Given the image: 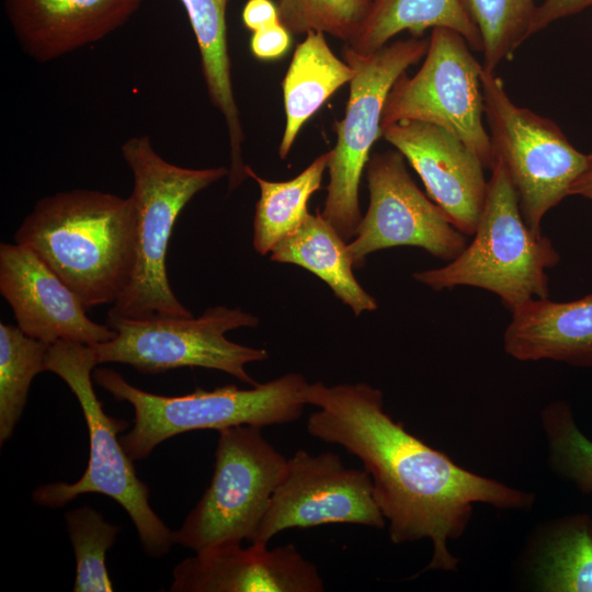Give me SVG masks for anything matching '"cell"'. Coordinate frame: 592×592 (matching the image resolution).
Wrapping results in <instances>:
<instances>
[{"instance_id":"ba28073f","label":"cell","mask_w":592,"mask_h":592,"mask_svg":"<svg viewBox=\"0 0 592 592\" xmlns=\"http://www.w3.org/2000/svg\"><path fill=\"white\" fill-rule=\"evenodd\" d=\"M105 323L116 334L112 340L91 345L98 365L122 363L143 374L182 367L212 368L255 386L244 366L269 356L264 349L241 345L225 337L228 331L259 323L255 316L240 308L215 306L197 318L107 316Z\"/></svg>"},{"instance_id":"d4e9b609","label":"cell","mask_w":592,"mask_h":592,"mask_svg":"<svg viewBox=\"0 0 592 592\" xmlns=\"http://www.w3.org/2000/svg\"><path fill=\"white\" fill-rule=\"evenodd\" d=\"M49 344L18 326L0 323V444L13 434L34 377L44 372Z\"/></svg>"},{"instance_id":"4fadbf2b","label":"cell","mask_w":592,"mask_h":592,"mask_svg":"<svg viewBox=\"0 0 592 592\" xmlns=\"http://www.w3.org/2000/svg\"><path fill=\"white\" fill-rule=\"evenodd\" d=\"M337 523L386 525L369 474L345 467L333 452L312 455L298 449L287 459L285 475L251 543L267 545L284 530Z\"/></svg>"},{"instance_id":"7c38bea8","label":"cell","mask_w":592,"mask_h":592,"mask_svg":"<svg viewBox=\"0 0 592 592\" xmlns=\"http://www.w3.org/2000/svg\"><path fill=\"white\" fill-rule=\"evenodd\" d=\"M365 171L369 206L348 244L353 266L392 247H419L448 262L464 250L467 236L417 186L398 150L373 155Z\"/></svg>"},{"instance_id":"836d02e7","label":"cell","mask_w":592,"mask_h":592,"mask_svg":"<svg viewBox=\"0 0 592 592\" xmlns=\"http://www.w3.org/2000/svg\"><path fill=\"white\" fill-rule=\"evenodd\" d=\"M373 1L375 2L376 0H373Z\"/></svg>"},{"instance_id":"484cf974","label":"cell","mask_w":592,"mask_h":592,"mask_svg":"<svg viewBox=\"0 0 592 592\" xmlns=\"http://www.w3.org/2000/svg\"><path fill=\"white\" fill-rule=\"evenodd\" d=\"M477 27L487 70L494 71L531 36L536 5L533 0H460Z\"/></svg>"},{"instance_id":"3957f363","label":"cell","mask_w":592,"mask_h":592,"mask_svg":"<svg viewBox=\"0 0 592 592\" xmlns=\"http://www.w3.org/2000/svg\"><path fill=\"white\" fill-rule=\"evenodd\" d=\"M133 174L136 208V261L130 282L107 316L129 319L193 317L168 280L166 258L174 223L202 190L229 174L225 167L191 169L173 164L152 147L148 135L121 146Z\"/></svg>"},{"instance_id":"8992f818","label":"cell","mask_w":592,"mask_h":592,"mask_svg":"<svg viewBox=\"0 0 592 592\" xmlns=\"http://www.w3.org/2000/svg\"><path fill=\"white\" fill-rule=\"evenodd\" d=\"M96 365L91 345L68 341L49 345L44 369L59 376L77 398L88 428L90 454L79 480L45 483L33 491L32 498L39 505L59 509L83 493L110 497L128 513L144 551L161 557L174 545L173 532L151 509L149 489L121 445L117 434L129 424L106 414L94 392L91 373Z\"/></svg>"},{"instance_id":"5bb4252c","label":"cell","mask_w":592,"mask_h":592,"mask_svg":"<svg viewBox=\"0 0 592 592\" xmlns=\"http://www.w3.org/2000/svg\"><path fill=\"white\" fill-rule=\"evenodd\" d=\"M0 293L16 326L49 345L58 341L93 345L116 334L106 323L91 320L77 294L25 244H0Z\"/></svg>"},{"instance_id":"ffe728a7","label":"cell","mask_w":592,"mask_h":592,"mask_svg":"<svg viewBox=\"0 0 592 592\" xmlns=\"http://www.w3.org/2000/svg\"><path fill=\"white\" fill-rule=\"evenodd\" d=\"M354 77V69L338 58L325 33L310 31L293 54L282 81L285 127L278 156H288L304 124L325 102Z\"/></svg>"},{"instance_id":"1f68e13d","label":"cell","mask_w":592,"mask_h":592,"mask_svg":"<svg viewBox=\"0 0 592 592\" xmlns=\"http://www.w3.org/2000/svg\"><path fill=\"white\" fill-rule=\"evenodd\" d=\"M242 22L252 33L278 24L277 5L272 0H248L242 10Z\"/></svg>"},{"instance_id":"6da1fadb","label":"cell","mask_w":592,"mask_h":592,"mask_svg":"<svg viewBox=\"0 0 592 592\" xmlns=\"http://www.w3.org/2000/svg\"><path fill=\"white\" fill-rule=\"evenodd\" d=\"M306 400L318 408L307 419L308 433L363 463L390 540L431 539L425 570L457 569L447 543L463 535L475 503L526 510L535 501L531 492L458 466L408 432L385 411L382 391L368 384H309Z\"/></svg>"},{"instance_id":"277c9868","label":"cell","mask_w":592,"mask_h":592,"mask_svg":"<svg viewBox=\"0 0 592 592\" xmlns=\"http://www.w3.org/2000/svg\"><path fill=\"white\" fill-rule=\"evenodd\" d=\"M92 378L117 401L134 408V425L119 436L133 460L147 458L160 443L184 432L294 422L307 405L309 387L303 375L291 373L250 389L227 385L170 397L141 390L111 368L95 369Z\"/></svg>"},{"instance_id":"5b68a950","label":"cell","mask_w":592,"mask_h":592,"mask_svg":"<svg viewBox=\"0 0 592 592\" xmlns=\"http://www.w3.org/2000/svg\"><path fill=\"white\" fill-rule=\"evenodd\" d=\"M473 241L446 265L413 277L434 291L471 286L493 293L511 314L535 298H547L546 270L560 255L551 240L525 223L514 185L499 158Z\"/></svg>"},{"instance_id":"d6a6232c","label":"cell","mask_w":592,"mask_h":592,"mask_svg":"<svg viewBox=\"0 0 592 592\" xmlns=\"http://www.w3.org/2000/svg\"><path fill=\"white\" fill-rule=\"evenodd\" d=\"M569 195H580L592 201V151L587 155L585 167L572 183Z\"/></svg>"},{"instance_id":"30bf717a","label":"cell","mask_w":592,"mask_h":592,"mask_svg":"<svg viewBox=\"0 0 592 592\" xmlns=\"http://www.w3.org/2000/svg\"><path fill=\"white\" fill-rule=\"evenodd\" d=\"M481 87L496 158L514 185L525 223L543 234L544 216L569 196L587 155L577 150L551 119L516 105L494 71L483 68Z\"/></svg>"},{"instance_id":"44dd1931","label":"cell","mask_w":592,"mask_h":592,"mask_svg":"<svg viewBox=\"0 0 592 592\" xmlns=\"http://www.w3.org/2000/svg\"><path fill=\"white\" fill-rule=\"evenodd\" d=\"M270 259L293 263L316 274L356 316L377 308L375 298L353 275L345 240L321 214H308L295 231L272 249Z\"/></svg>"},{"instance_id":"7402d4cb","label":"cell","mask_w":592,"mask_h":592,"mask_svg":"<svg viewBox=\"0 0 592 592\" xmlns=\"http://www.w3.org/2000/svg\"><path fill=\"white\" fill-rule=\"evenodd\" d=\"M458 32L474 50H482L477 27L460 0H376L356 36L345 44L363 55L372 54L397 34L408 31L420 37L426 29Z\"/></svg>"},{"instance_id":"9c48e42d","label":"cell","mask_w":592,"mask_h":592,"mask_svg":"<svg viewBox=\"0 0 592 592\" xmlns=\"http://www.w3.org/2000/svg\"><path fill=\"white\" fill-rule=\"evenodd\" d=\"M429 41L398 39L363 55L344 46V60L354 69L344 117L334 123L329 184L321 216L344 239H352L362 220L358 190L369 151L382 132L383 110L396 80L424 57Z\"/></svg>"},{"instance_id":"9a60e30c","label":"cell","mask_w":592,"mask_h":592,"mask_svg":"<svg viewBox=\"0 0 592 592\" xmlns=\"http://www.w3.org/2000/svg\"><path fill=\"white\" fill-rule=\"evenodd\" d=\"M380 136L409 161L449 221L473 236L488 189L479 157L453 133L431 123H392L382 127Z\"/></svg>"},{"instance_id":"4316f807","label":"cell","mask_w":592,"mask_h":592,"mask_svg":"<svg viewBox=\"0 0 592 592\" xmlns=\"http://www.w3.org/2000/svg\"><path fill=\"white\" fill-rule=\"evenodd\" d=\"M65 521L76 558L73 591H113L105 567V555L115 543L119 527L107 523L90 506L68 511Z\"/></svg>"},{"instance_id":"8fae6325","label":"cell","mask_w":592,"mask_h":592,"mask_svg":"<svg viewBox=\"0 0 592 592\" xmlns=\"http://www.w3.org/2000/svg\"><path fill=\"white\" fill-rule=\"evenodd\" d=\"M483 66L456 31L432 29L420 69L402 73L391 87L383 110L382 127L401 121L441 126L463 140L492 169L496 155L486 130L481 73Z\"/></svg>"},{"instance_id":"f546056e","label":"cell","mask_w":592,"mask_h":592,"mask_svg":"<svg viewBox=\"0 0 592 592\" xmlns=\"http://www.w3.org/2000/svg\"><path fill=\"white\" fill-rule=\"evenodd\" d=\"M289 46L291 32L282 23L253 32L250 39L252 55L261 60L278 59Z\"/></svg>"},{"instance_id":"e0dca14e","label":"cell","mask_w":592,"mask_h":592,"mask_svg":"<svg viewBox=\"0 0 592 592\" xmlns=\"http://www.w3.org/2000/svg\"><path fill=\"white\" fill-rule=\"evenodd\" d=\"M144 0H4L20 48L45 64L99 42L123 26Z\"/></svg>"},{"instance_id":"d6986e66","label":"cell","mask_w":592,"mask_h":592,"mask_svg":"<svg viewBox=\"0 0 592 592\" xmlns=\"http://www.w3.org/2000/svg\"><path fill=\"white\" fill-rule=\"evenodd\" d=\"M194 33L201 68L213 106L221 114L230 146L229 190L247 178L242 158L243 127L236 102L228 53L226 9L228 0H180Z\"/></svg>"},{"instance_id":"f1b7e54d","label":"cell","mask_w":592,"mask_h":592,"mask_svg":"<svg viewBox=\"0 0 592 592\" xmlns=\"http://www.w3.org/2000/svg\"><path fill=\"white\" fill-rule=\"evenodd\" d=\"M553 468L585 494H592V442L578 429L570 406L550 403L543 412Z\"/></svg>"},{"instance_id":"7a4b0ae2","label":"cell","mask_w":592,"mask_h":592,"mask_svg":"<svg viewBox=\"0 0 592 592\" xmlns=\"http://www.w3.org/2000/svg\"><path fill=\"white\" fill-rule=\"evenodd\" d=\"M77 294L86 309L114 304L136 261V208L129 195L60 191L37 201L14 235Z\"/></svg>"},{"instance_id":"2e32d148","label":"cell","mask_w":592,"mask_h":592,"mask_svg":"<svg viewBox=\"0 0 592 592\" xmlns=\"http://www.w3.org/2000/svg\"><path fill=\"white\" fill-rule=\"evenodd\" d=\"M173 569L172 592H322L315 563L288 544L251 543L195 553Z\"/></svg>"},{"instance_id":"83f0119b","label":"cell","mask_w":592,"mask_h":592,"mask_svg":"<svg viewBox=\"0 0 592 592\" xmlns=\"http://www.w3.org/2000/svg\"><path fill=\"white\" fill-rule=\"evenodd\" d=\"M373 0H278L281 23L293 34L328 33L349 44L368 16Z\"/></svg>"},{"instance_id":"cb8c5ba5","label":"cell","mask_w":592,"mask_h":592,"mask_svg":"<svg viewBox=\"0 0 592 592\" xmlns=\"http://www.w3.org/2000/svg\"><path fill=\"white\" fill-rule=\"evenodd\" d=\"M542 590L592 592V517L573 514L548 527L536 568Z\"/></svg>"},{"instance_id":"52a82bcc","label":"cell","mask_w":592,"mask_h":592,"mask_svg":"<svg viewBox=\"0 0 592 592\" xmlns=\"http://www.w3.org/2000/svg\"><path fill=\"white\" fill-rule=\"evenodd\" d=\"M218 434L210 483L172 533L174 544L195 553L251 543L287 468L288 458L261 428L237 425Z\"/></svg>"},{"instance_id":"603a6c76","label":"cell","mask_w":592,"mask_h":592,"mask_svg":"<svg viewBox=\"0 0 592 592\" xmlns=\"http://www.w3.org/2000/svg\"><path fill=\"white\" fill-rule=\"evenodd\" d=\"M330 151L318 156L294 179L273 182L260 178L249 166L247 177L257 181L260 198L253 221V248L265 255L286 236L295 231L307 217V203L317 192L328 169Z\"/></svg>"},{"instance_id":"4dcf8cb0","label":"cell","mask_w":592,"mask_h":592,"mask_svg":"<svg viewBox=\"0 0 592 592\" xmlns=\"http://www.w3.org/2000/svg\"><path fill=\"white\" fill-rule=\"evenodd\" d=\"M590 7H592V0H544L535 9L531 35L544 30L557 20L573 15Z\"/></svg>"},{"instance_id":"ac0fdd59","label":"cell","mask_w":592,"mask_h":592,"mask_svg":"<svg viewBox=\"0 0 592 592\" xmlns=\"http://www.w3.org/2000/svg\"><path fill=\"white\" fill-rule=\"evenodd\" d=\"M503 345L519 361L592 366V294L571 301H526L512 312Z\"/></svg>"}]
</instances>
